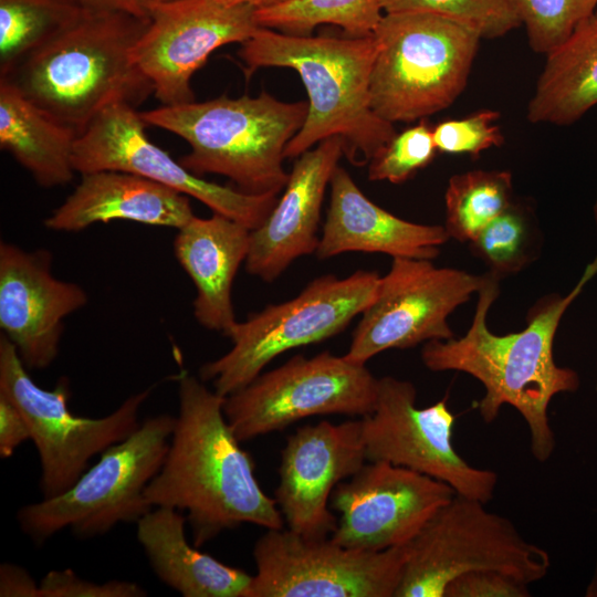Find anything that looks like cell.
Segmentation results:
<instances>
[{"label": "cell", "instance_id": "f35d334b", "mask_svg": "<svg viewBox=\"0 0 597 597\" xmlns=\"http://www.w3.org/2000/svg\"><path fill=\"white\" fill-rule=\"evenodd\" d=\"M84 9L119 11L136 17L149 18L150 11L159 3L169 0H76Z\"/></svg>", "mask_w": 597, "mask_h": 597}, {"label": "cell", "instance_id": "d590c367", "mask_svg": "<svg viewBox=\"0 0 597 597\" xmlns=\"http://www.w3.org/2000/svg\"><path fill=\"white\" fill-rule=\"evenodd\" d=\"M527 586L498 570H473L453 578L443 597H528Z\"/></svg>", "mask_w": 597, "mask_h": 597}, {"label": "cell", "instance_id": "ac0fdd59", "mask_svg": "<svg viewBox=\"0 0 597 597\" xmlns=\"http://www.w3.org/2000/svg\"><path fill=\"white\" fill-rule=\"evenodd\" d=\"M366 462L360 419L298 428L282 450L274 493L287 528L306 537L332 535V493Z\"/></svg>", "mask_w": 597, "mask_h": 597}, {"label": "cell", "instance_id": "7402d4cb", "mask_svg": "<svg viewBox=\"0 0 597 597\" xmlns=\"http://www.w3.org/2000/svg\"><path fill=\"white\" fill-rule=\"evenodd\" d=\"M193 217L189 197L175 189L134 174L100 170L83 174L44 226L77 232L98 222L127 220L180 229Z\"/></svg>", "mask_w": 597, "mask_h": 597}, {"label": "cell", "instance_id": "7a4b0ae2", "mask_svg": "<svg viewBox=\"0 0 597 597\" xmlns=\"http://www.w3.org/2000/svg\"><path fill=\"white\" fill-rule=\"evenodd\" d=\"M226 397L184 373L178 377V415L164 463L145 490L148 503L186 512L192 544L251 523L284 527L283 515L255 478L224 412Z\"/></svg>", "mask_w": 597, "mask_h": 597}, {"label": "cell", "instance_id": "60d3db41", "mask_svg": "<svg viewBox=\"0 0 597 597\" xmlns=\"http://www.w3.org/2000/svg\"><path fill=\"white\" fill-rule=\"evenodd\" d=\"M594 218H595V224H596V230H597V195H596V200L594 205Z\"/></svg>", "mask_w": 597, "mask_h": 597}, {"label": "cell", "instance_id": "4dcf8cb0", "mask_svg": "<svg viewBox=\"0 0 597 597\" xmlns=\"http://www.w3.org/2000/svg\"><path fill=\"white\" fill-rule=\"evenodd\" d=\"M385 13L431 12L475 30L482 39L505 35L521 24L514 0H380Z\"/></svg>", "mask_w": 597, "mask_h": 597}, {"label": "cell", "instance_id": "6da1fadb", "mask_svg": "<svg viewBox=\"0 0 597 597\" xmlns=\"http://www.w3.org/2000/svg\"><path fill=\"white\" fill-rule=\"evenodd\" d=\"M597 275V256L585 268L566 294H549L528 312L526 326L516 333L498 335L488 326V313L499 295V280L488 272L478 291V303L467 333L459 338L425 343L423 365L432 371H461L478 379L485 394L479 412L490 423L504 405L515 408L530 429L531 452L545 462L555 448L548 419L554 396L579 387L578 374L554 360L553 345L561 320L587 283Z\"/></svg>", "mask_w": 597, "mask_h": 597}, {"label": "cell", "instance_id": "3957f363", "mask_svg": "<svg viewBox=\"0 0 597 597\" xmlns=\"http://www.w3.org/2000/svg\"><path fill=\"white\" fill-rule=\"evenodd\" d=\"M148 23L149 18L83 8L0 78L80 135L106 107H137L154 94L133 59Z\"/></svg>", "mask_w": 597, "mask_h": 597}, {"label": "cell", "instance_id": "277c9868", "mask_svg": "<svg viewBox=\"0 0 597 597\" xmlns=\"http://www.w3.org/2000/svg\"><path fill=\"white\" fill-rule=\"evenodd\" d=\"M377 45L363 38L298 36L260 28L241 43L239 56L250 76L260 67L297 72L308 96L306 119L287 143L284 157L297 158L320 142L337 136L344 155L364 166L397 134L370 105V75Z\"/></svg>", "mask_w": 597, "mask_h": 597}, {"label": "cell", "instance_id": "8d00e7d4", "mask_svg": "<svg viewBox=\"0 0 597 597\" xmlns=\"http://www.w3.org/2000/svg\"><path fill=\"white\" fill-rule=\"evenodd\" d=\"M31 439L30 429L20 409L0 394V457H12L15 449Z\"/></svg>", "mask_w": 597, "mask_h": 597}, {"label": "cell", "instance_id": "1f68e13d", "mask_svg": "<svg viewBox=\"0 0 597 597\" xmlns=\"http://www.w3.org/2000/svg\"><path fill=\"white\" fill-rule=\"evenodd\" d=\"M534 52L547 54L593 12L597 0H514Z\"/></svg>", "mask_w": 597, "mask_h": 597}, {"label": "cell", "instance_id": "8992f818", "mask_svg": "<svg viewBox=\"0 0 597 597\" xmlns=\"http://www.w3.org/2000/svg\"><path fill=\"white\" fill-rule=\"evenodd\" d=\"M373 35L370 105L392 124L426 119L450 106L467 85L482 39L431 12L385 13Z\"/></svg>", "mask_w": 597, "mask_h": 597}, {"label": "cell", "instance_id": "e575fe53", "mask_svg": "<svg viewBox=\"0 0 597 597\" xmlns=\"http://www.w3.org/2000/svg\"><path fill=\"white\" fill-rule=\"evenodd\" d=\"M146 590L136 583L108 580L95 583L72 569L51 570L40 582V597H143Z\"/></svg>", "mask_w": 597, "mask_h": 597}, {"label": "cell", "instance_id": "2e32d148", "mask_svg": "<svg viewBox=\"0 0 597 597\" xmlns=\"http://www.w3.org/2000/svg\"><path fill=\"white\" fill-rule=\"evenodd\" d=\"M255 8L219 0H169L154 7L133 59L163 105L195 101L193 74L222 45L243 43L261 27Z\"/></svg>", "mask_w": 597, "mask_h": 597}, {"label": "cell", "instance_id": "cb8c5ba5", "mask_svg": "<svg viewBox=\"0 0 597 597\" xmlns=\"http://www.w3.org/2000/svg\"><path fill=\"white\" fill-rule=\"evenodd\" d=\"M182 512L155 506L137 521V541L156 576L184 597H245L252 576L191 545Z\"/></svg>", "mask_w": 597, "mask_h": 597}, {"label": "cell", "instance_id": "4fadbf2b", "mask_svg": "<svg viewBox=\"0 0 597 597\" xmlns=\"http://www.w3.org/2000/svg\"><path fill=\"white\" fill-rule=\"evenodd\" d=\"M416 400L412 383L378 378L375 408L360 418L367 462L402 467L447 483L459 495L490 501L498 474L459 455L452 443L455 416L447 398L426 408H418Z\"/></svg>", "mask_w": 597, "mask_h": 597}, {"label": "cell", "instance_id": "d6986e66", "mask_svg": "<svg viewBox=\"0 0 597 597\" xmlns=\"http://www.w3.org/2000/svg\"><path fill=\"white\" fill-rule=\"evenodd\" d=\"M86 291L52 273V254L0 243V328L28 369H45L57 357L64 320L83 308Z\"/></svg>", "mask_w": 597, "mask_h": 597}, {"label": "cell", "instance_id": "484cf974", "mask_svg": "<svg viewBox=\"0 0 597 597\" xmlns=\"http://www.w3.org/2000/svg\"><path fill=\"white\" fill-rule=\"evenodd\" d=\"M527 106L535 124L569 125L597 104V12L546 54Z\"/></svg>", "mask_w": 597, "mask_h": 597}, {"label": "cell", "instance_id": "44dd1931", "mask_svg": "<svg viewBox=\"0 0 597 597\" xmlns=\"http://www.w3.org/2000/svg\"><path fill=\"white\" fill-rule=\"evenodd\" d=\"M329 187V206L315 252L320 259L359 251L432 260L450 239L444 226L410 222L374 203L343 167H336Z\"/></svg>", "mask_w": 597, "mask_h": 597}, {"label": "cell", "instance_id": "74e56055", "mask_svg": "<svg viewBox=\"0 0 597 597\" xmlns=\"http://www.w3.org/2000/svg\"><path fill=\"white\" fill-rule=\"evenodd\" d=\"M1 597H40V584L21 566L2 564L0 566Z\"/></svg>", "mask_w": 597, "mask_h": 597}, {"label": "cell", "instance_id": "52a82bcc", "mask_svg": "<svg viewBox=\"0 0 597 597\" xmlns=\"http://www.w3.org/2000/svg\"><path fill=\"white\" fill-rule=\"evenodd\" d=\"M175 420L169 413L145 419L104 450L69 490L22 506L17 514L22 532L42 544L66 527L87 538L119 523H137L153 509L145 490L164 463Z\"/></svg>", "mask_w": 597, "mask_h": 597}, {"label": "cell", "instance_id": "b9f144b4", "mask_svg": "<svg viewBox=\"0 0 597 597\" xmlns=\"http://www.w3.org/2000/svg\"><path fill=\"white\" fill-rule=\"evenodd\" d=\"M596 390H597V385H596Z\"/></svg>", "mask_w": 597, "mask_h": 597}, {"label": "cell", "instance_id": "7c38bea8", "mask_svg": "<svg viewBox=\"0 0 597 597\" xmlns=\"http://www.w3.org/2000/svg\"><path fill=\"white\" fill-rule=\"evenodd\" d=\"M406 557L407 544L362 551L270 528L254 544L245 597H395Z\"/></svg>", "mask_w": 597, "mask_h": 597}, {"label": "cell", "instance_id": "836d02e7", "mask_svg": "<svg viewBox=\"0 0 597 597\" xmlns=\"http://www.w3.org/2000/svg\"><path fill=\"white\" fill-rule=\"evenodd\" d=\"M500 114L482 109L467 117L448 119L432 127V137L438 151L478 156L492 147H500L504 137L495 124Z\"/></svg>", "mask_w": 597, "mask_h": 597}, {"label": "cell", "instance_id": "5bb4252c", "mask_svg": "<svg viewBox=\"0 0 597 597\" xmlns=\"http://www.w3.org/2000/svg\"><path fill=\"white\" fill-rule=\"evenodd\" d=\"M483 281L484 274L437 268L431 260L392 258L373 302L360 314L344 356L366 364L387 349L454 337L448 317L478 293Z\"/></svg>", "mask_w": 597, "mask_h": 597}, {"label": "cell", "instance_id": "d6a6232c", "mask_svg": "<svg viewBox=\"0 0 597 597\" xmlns=\"http://www.w3.org/2000/svg\"><path fill=\"white\" fill-rule=\"evenodd\" d=\"M426 119L396 134L368 164V179L402 184L427 167L437 154Z\"/></svg>", "mask_w": 597, "mask_h": 597}, {"label": "cell", "instance_id": "f546056e", "mask_svg": "<svg viewBox=\"0 0 597 597\" xmlns=\"http://www.w3.org/2000/svg\"><path fill=\"white\" fill-rule=\"evenodd\" d=\"M471 252L500 279L527 266L537 254L538 234L530 211L512 202L470 242Z\"/></svg>", "mask_w": 597, "mask_h": 597}, {"label": "cell", "instance_id": "5b68a950", "mask_svg": "<svg viewBox=\"0 0 597 597\" xmlns=\"http://www.w3.org/2000/svg\"><path fill=\"white\" fill-rule=\"evenodd\" d=\"M307 109V102H282L262 92L163 105L140 115L147 125L188 143L190 151L179 163L192 174L224 176L248 193L279 195L290 175L283 167L285 147Z\"/></svg>", "mask_w": 597, "mask_h": 597}, {"label": "cell", "instance_id": "8fae6325", "mask_svg": "<svg viewBox=\"0 0 597 597\" xmlns=\"http://www.w3.org/2000/svg\"><path fill=\"white\" fill-rule=\"evenodd\" d=\"M378 378L366 364L328 350L295 355L261 373L224 399L223 412L234 436L244 442L320 415L364 417L376 404Z\"/></svg>", "mask_w": 597, "mask_h": 597}, {"label": "cell", "instance_id": "ba28073f", "mask_svg": "<svg viewBox=\"0 0 597 597\" xmlns=\"http://www.w3.org/2000/svg\"><path fill=\"white\" fill-rule=\"evenodd\" d=\"M483 502L455 494L407 544L395 597H443L457 576L498 570L527 585L548 573L551 559L506 517Z\"/></svg>", "mask_w": 597, "mask_h": 597}, {"label": "cell", "instance_id": "ab89813d", "mask_svg": "<svg viewBox=\"0 0 597 597\" xmlns=\"http://www.w3.org/2000/svg\"><path fill=\"white\" fill-rule=\"evenodd\" d=\"M219 1L228 6L247 4L255 9H264V8H270V7L281 4L289 0H219Z\"/></svg>", "mask_w": 597, "mask_h": 597}, {"label": "cell", "instance_id": "f1b7e54d", "mask_svg": "<svg viewBox=\"0 0 597 597\" xmlns=\"http://www.w3.org/2000/svg\"><path fill=\"white\" fill-rule=\"evenodd\" d=\"M76 0H0V77L71 23Z\"/></svg>", "mask_w": 597, "mask_h": 597}, {"label": "cell", "instance_id": "ffe728a7", "mask_svg": "<svg viewBox=\"0 0 597 597\" xmlns=\"http://www.w3.org/2000/svg\"><path fill=\"white\" fill-rule=\"evenodd\" d=\"M342 156L344 142L333 136L296 158L281 198L251 230L244 262L249 274L273 282L296 259L316 252L325 190Z\"/></svg>", "mask_w": 597, "mask_h": 597}, {"label": "cell", "instance_id": "83f0119b", "mask_svg": "<svg viewBox=\"0 0 597 597\" xmlns=\"http://www.w3.org/2000/svg\"><path fill=\"white\" fill-rule=\"evenodd\" d=\"M380 0H289L281 4L256 9L261 28L307 36L320 24H334L348 36L373 35L385 13Z\"/></svg>", "mask_w": 597, "mask_h": 597}, {"label": "cell", "instance_id": "603a6c76", "mask_svg": "<svg viewBox=\"0 0 597 597\" xmlns=\"http://www.w3.org/2000/svg\"><path fill=\"white\" fill-rule=\"evenodd\" d=\"M251 230L226 216L193 217L178 229L174 253L196 286L193 314L205 328L228 337L238 322L231 290L245 262Z\"/></svg>", "mask_w": 597, "mask_h": 597}, {"label": "cell", "instance_id": "e0dca14e", "mask_svg": "<svg viewBox=\"0 0 597 597\" xmlns=\"http://www.w3.org/2000/svg\"><path fill=\"white\" fill-rule=\"evenodd\" d=\"M455 491L447 483L384 461L365 463L333 491L339 513L331 538L345 547L384 551L408 544Z\"/></svg>", "mask_w": 597, "mask_h": 597}, {"label": "cell", "instance_id": "30bf717a", "mask_svg": "<svg viewBox=\"0 0 597 597\" xmlns=\"http://www.w3.org/2000/svg\"><path fill=\"white\" fill-rule=\"evenodd\" d=\"M151 387L129 396L102 418L71 412L67 378L52 389L34 383L14 345L0 337V394L7 396L25 418L40 461V490L53 498L69 490L88 468L90 460L129 437L140 425L139 410Z\"/></svg>", "mask_w": 597, "mask_h": 597}, {"label": "cell", "instance_id": "4316f807", "mask_svg": "<svg viewBox=\"0 0 597 597\" xmlns=\"http://www.w3.org/2000/svg\"><path fill=\"white\" fill-rule=\"evenodd\" d=\"M512 192V174L506 170L476 169L453 175L444 193L449 237L469 243L511 206Z\"/></svg>", "mask_w": 597, "mask_h": 597}, {"label": "cell", "instance_id": "d4e9b609", "mask_svg": "<svg viewBox=\"0 0 597 597\" xmlns=\"http://www.w3.org/2000/svg\"><path fill=\"white\" fill-rule=\"evenodd\" d=\"M78 133L56 121L0 78V147L27 169L38 185L52 188L74 176Z\"/></svg>", "mask_w": 597, "mask_h": 597}, {"label": "cell", "instance_id": "9a60e30c", "mask_svg": "<svg viewBox=\"0 0 597 597\" xmlns=\"http://www.w3.org/2000/svg\"><path fill=\"white\" fill-rule=\"evenodd\" d=\"M136 107L116 103L102 111L77 136L73 166L83 175L100 170L134 174L192 197L214 213L250 230L259 228L277 202L275 193H248L208 181L150 142Z\"/></svg>", "mask_w": 597, "mask_h": 597}, {"label": "cell", "instance_id": "9c48e42d", "mask_svg": "<svg viewBox=\"0 0 597 597\" xmlns=\"http://www.w3.org/2000/svg\"><path fill=\"white\" fill-rule=\"evenodd\" d=\"M379 279L376 271L368 270L343 279L325 274L295 297L237 322L228 335L232 347L203 364L200 379L210 381L223 397L243 388L279 355L344 331L373 302Z\"/></svg>", "mask_w": 597, "mask_h": 597}]
</instances>
